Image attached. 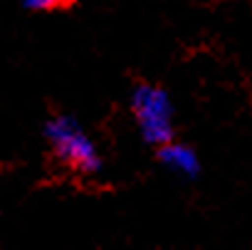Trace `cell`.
<instances>
[{
    "label": "cell",
    "instance_id": "obj_2",
    "mask_svg": "<svg viewBox=\"0 0 252 250\" xmlns=\"http://www.w3.org/2000/svg\"><path fill=\"white\" fill-rule=\"evenodd\" d=\"M134 116L139 121V129L149 144L163 146L173 137V121H171V102L168 94L151 84H139L131 94Z\"/></svg>",
    "mask_w": 252,
    "mask_h": 250
},
{
    "label": "cell",
    "instance_id": "obj_4",
    "mask_svg": "<svg viewBox=\"0 0 252 250\" xmlns=\"http://www.w3.org/2000/svg\"><path fill=\"white\" fill-rule=\"evenodd\" d=\"M60 3L62 0H23V5L30 8V10H47V8H55Z\"/></svg>",
    "mask_w": 252,
    "mask_h": 250
},
{
    "label": "cell",
    "instance_id": "obj_3",
    "mask_svg": "<svg viewBox=\"0 0 252 250\" xmlns=\"http://www.w3.org/2000/svg\"><path fill=\"white\" fill-rule=\"evenodd\" d=\"M161 161H163L171 171H176V174H181V176H195V171H198V159H195V154H193L188 146H181V144L166 142V144L161 146Z\"/></svg>",
    "mask_w": 252,
    "mask_h": 250
},
{
    "label": "cell",
    "instance_id": "obj_1",
    "mask_svg": "<svg viewBox=\"0 0 252 250\" xmlns=\"http://www.w3.org/2000/svg\"><path fill=\"white\" fill-rule=\"evenodd\" d=\"M45 137H47L55 156L60 161H64L69 169H74L79 174H96L99 171V166H101L99 154L74 119L57 116V119L47 121Z\"/></svg>",
    "mask_w": 252,
    "mask_h": 250
}]
</instances>
